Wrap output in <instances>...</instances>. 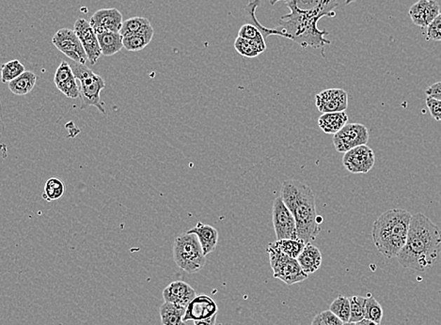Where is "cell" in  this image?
<instances>
[{
    "mask_svg": "<svg viewBox=\"0 0 441 325\" xmlns=\"http://www.w3.org/2000/svg\"><path fill=\"white\" fill-rule=\"evenodd\" d=\"M376 162L374 151L367 145L358 146L344 153L343 165L353 174H366Z\"/></svg>",
    "mask_w": 441,
    "mask_h": 325,
    "instance_id": "cell-11",
    "label": "cell"
},
{
    "mask_svg": "<svg viewBox=\"0 0 441 325\" xmlns=\"http://www.w3.org/2000/svg\"><path fill=\"white\" fill-rule=\"evenodd\" d=\"M330 310L344 322H348L351 316L350 299L346 296H338L330 305Z\"/></svg>",
    "mask_w": 441,
    "mask_h": 325,
    "instance_id": "cell-31",
    "label": "cell"
},
{
    "mask_svg": "<svg viewBox=\"0 0 441 325\" xmlns=\"http://www.w3.org/2000/svg\"><path fill=\"white\" fill-rule=\"evenodd\" d=\"M173 258L179 268L189 274H196L203 269L206 256L196 234L184 233L173 242Z\"/></svg>",
    "mask_w": 441,
    "mask_h": 325,
    "instance_id": "cell-5",
    "label": "cell"
},
{
    "mask_svg": "<svg viewBox=\"0 0 441 325\" xmlns=\"http://www.w3.org/2000/svg\"><path fill=\"white\" fill-rule=\"evenodd\" d=\"M74 30L76 34L79 36L80 42L86 51L88 62L90 63V65H95V63L100 59L101 55L103 54H102L97 34H96L95 29L90 26V22L79 18L74 23Z\"/></svg>",
    "mask_w": 441,
    "mask_h": 325,
    "instance_id": "cell-12",
    "label": "cell"
},
{
    "mask_svg": "<svg viewBox=\"0 0 441 325\" xmlns=\"http://www.w3.org/2000/svg\"><path fill=\"white\" fill-rule=\"evenodd\" d=\"M259 4H260V0H252V1H250L249 4L247 5V7L245 8L246 18L247 19V21H249V23L255 25V26L260 30L262 34H263L264 38L266 39V40L271 35L280 36V37L291 40L290 36L286 34V33L282 32V30L277 29V27H276V29H267V27L262 26L260 22L257 20L255 15L256 10H257Z\"/></svg>",
    "mask_w": 441,
    "mask_h": 325,
    "instance_id": "cell-24",
    "label": "cell"
},
{
    "mask_svg": "<svg viewBox=\"0 0 441 325\" xmlns=\"http://www.w3.org/2000/svg\"><path fill=\"white\" fill-rule=\"evenodd\" d=\"M427 97L435 99V100L441 101V81L432 84L431 86L427 88L426 90Z\"/></svg>",
    "mask_w": 441,
    "mask_h": 325,
    "instance_id": "cell-39",
    "label": "cell"
},
{
    "mask_svg": "<svg viewBox=\"0 0 441 325\" xmlns=\"http://www.w3.org/2000/svg\"><path fill=\"white\" fill-rule=\"evenodd\" d=\"M52 43L74 62L86 64L88 62L86 51L74 30L66 27L60 29L52 39Z\"/></svg>",
    "mask_w": 441,
    "mask_h": 325,
    "instance_id": "cell-10",
    "label": "cell"
},
{
    "mask_svg": "<svg viewBox=\"0 0 441 325\" xmlns=\"http://www.w3.org/2000/svg\"><path fill=\"white\" fill-rule=\"evenodd\" d=\"M320 315H321L322 321L325 325H344V324L338 316H336L330 310L323 311V312L320 313Z\"/></svg>",
    "mask_w": 441,
    "mask_h": 325,
    "instance_id": "cell-38",
    "label": "cell"
},
{
    "mask_svg": "<svg viewBox=\"0 0 441 325\" xmlns=\"http://www.w3.org/2000/svg\"><path fill=\"white\" fill-rule=\"evenodd\" d=\"M24 65L18 60H11L2 65L1 80L4 83H10L25 73Z\"/></svg>",
    "mask_w": 441,
    "mask_h": 325,
    "instance_id": "cell-32",
    "label": "cell"
},
{
    "mask_svg": "<svg viewBox=\"0 0 441 325\" xmlns=\"http://www.w3.org/2000/svg\"><path fill=\"white\" fill-rule=\"evenodd\" d=\"M427 40L441 42V13L437 18L427 27Z\"/></svg>",
    "mask_w": 441,
    "mask_h": 325,
    "instance_id": "cell-36",
    "label": "cell"
},
{
    "mask_svg": "<svg viewBox=\"0 0 441 325\" xmlns=\"http://www.w3.org/2000/svg\"><path fill=\"white\" fill-rule=\"evenodd\" d=\"M234 48L241 56L245 57H258L266 50V46L260 45L255 41L247 40V39L237 37L234 42Z\"/></svg>",
    "mask_w": 441,
    "mask_h": 325,
    "instance_id": "cell-26",
    "label": "cell"
},
{
    "mask_svg": "<svg viewBox=\"0 0 441 325\" xmlns=\"http://www.w3.org/2000/svg\"><path fill=\"white\" fill-rule=\"evenodd\" d=\"M151 29H153V27H151V22L147 18H132L123 22L120 33L125 38L147 32V30Z\"/></svg>",
    "mask_w": 441,
    "mask_h": 325,
    "instance_id": "cell-28",
    "label": "cell"
},
{
    "mask_svg": "<svg viewBox=\"0 0 441 325\" xmlns=\"http://www.w3.org/2000/svg\"><path fill=\"white\" fill-rule=\"evenodd\" d=\"M97 38L104 56L111 57L123 48V37L120 32H103L97 34Z\"/></svg>",
    "mask_w": 441,
    "mask_h": 325,
    "instance_id": "cell-22",
    "label": "cell"
},
{
    "mask_svg": "<svg viewBox=\"0 0 441 325\" xmlns=\"http://www.w3.org/2000/svg\"><path fill=\"white\" fill-rule=\"evenodd\" d=\"M370 139L368 128L360 123H347L341 131L333 137V145L338 153H346L347 151L367 145Z\"/></svg>",
    "mask_w": 441,
    "mask_h": 325,
    "instance_id": "cell-9",
    "label": "cell"
},
{
    "mask_svg": "<svg viewBox=\"0 0 441 325\" xmlns=\"http://www.w3.org/2000/svg\"><path fill=\"white\" fill-rule=\"evenodd\" d=\"M357 0H346V5H350L354 4Z\"/></svg>",
    "mask_w": 441,
    "mask_h": 325,
    "instance_id": "cell-43",
    "label": "cell"
},
{
    "mask_svg": "<svg viewBox=\"0 0 441 325\" xmlns=\"http://www.w3.org/2000/svg\"><path fill=\"white\" fill-rule=\"evenodd\" d=\"M412 216L404 209H391L374 222L372 238L383 257L397 258L406 246Z\"/></svg>",
    "mask_w": 441,
    "mask_h": 325,
    "instance_id": "cell-3",
    "label": "cell"
},
{
    "mask_svg": "<svg viewBox=\"0 0 441 325\" xmlns=\"http://www.w3.org/2000/svg\"><path fill=\"white\" fill-rule=\"evenodd\" d=\"M275 244L280 249V251L294 258H299L300 253L302 252L306 244H307L303 240L299 238L277 240Z\"/></svg>",
    "mask_w": 441,
    "mask_h": 325,
    "instance_id": "cell-30",
    "label": "cell"
},
{
    "mask_svg": "<svg viewBox=\"0 0 441 325\" xmlns=\"http://www.w3.org/2000/svg\"><path fill=\"white\" fill-rule=\"evenodd\" d=\"M238 37L255 41V42L260 43L262 46H266V39L264 38L260 30L255 25L247 23L242 26L238 32Z\"/></svg>",
    "mask_w": 441,
    "mask_h": 325,
    "instance_id": "cell-35",
    "label": "cell"
},
{
    "mask_svg": "<svg viewBox=\"0 0 441 325\" xmlns=\"http://www.w3.org/2000/svg\"><path fill=\"white\" fill-rule=\"evenodd\" d=\"M297 260L299 261L303 271L307 275H311L319 270L323 258L318 247L308 242Z\"/></svg>",
    "mask_w": 441,
    "mask_h": 325,
    "instance_id": "cell-20",
    "label": "cell"
},
{
    "mask_svg": "<svg viewBox=\"0 0 441 325\" xmlns=\"http://www.w3.org/2000/svg\"><path fill=\"white\" fill-rule=\"evenodd\" d=\"M195 297H197V293L194 289L184 281H173L163 291L165 302L172 303L181 307H189Z\"/></svg>",
    "mask_w": 441,
    "mask_h": 325,
    "instance_id": "cell-17",
    "label": "cell"
},
{
    "mask_svg": "<svg viewBox=\"0 0 441 325\" xmlns=\"http://www.w3.org/2000/svg\"><path fill=\"white\" fill-rule=\"evenodd\" d=\"M383 315H384L383 308L381 305L376 301V299L373 296L366 298L365 319L377 322V324H381Z\"/></svg>",
    "mask_w": 441,
    "mask_h": 325,
    "instance_id": "cell-33",
    "label": "cell"
},
{
    "mask_svg": "<svg viewBox=\"0 0 441 325\" xmlns=\"http://www.w3.org/2000/svg\"><path fill=\"white\" fill-rule=\"evenodd\" d=\"M90 24L96 34L109 32H120L123 24V15L115 8L99 10L90 18Z\"/></svg>",
    "mask_w": 441,
    "mask_h": 325,
    "instance_id": "cell-14",
    "label": "cell"
},
{
    "mask_svg": "<svg viewBox=\"0 0 441 325\" xmlns=\"http://www.w3.org/2000/svg\"><path fill=\"white\" fill-rule=\"evenodd\" d=\"M65 193V184L60 179L52 177L46 181L43 188V198L48 202L56 201L62 198Z\"/></svg>",
    "mask_w": 441,
    "mask_h": 325,
    "instance_id": "cell-29",
    "label": "cell"
},
{
    "mask_svg": "<svg viewBox=\"0 0 441 325\" xmlns=\"http://www.w3.org/2000/svg\"><path fill=\"white\" fill-rule=\"evenodd\" d=\"M344 325H357V324H355V322L348 321L344 322Z\"/></svg>",
    "mask_w": 441,
    "mask_h": 325,
    "instance_id": "cell-44",
    "label": "cell"
},
{
    "mask_svg": "<svg viewBox=\"0 0 441 325\" xmlns=\"http://www.w3.org/2000/svg\"><path fill=\"white\" fill-rule=\"evenodd\" d=\"M280 197L296 219L299 238L306 244L314 241L321 231V223L311 187L296 180L285 181L280 187Z\"/></svg>",
    "mask_w": 441,
    "mask_h": 325,
    "instance_id": "cell-2",
    "label": "cell"
},
{
    "mask_svg": "<svg viewBox=\"0 0 441 325\" xmlns=\"http://www.w3.org/2000/svg\"><path fill=\"white\" fill-rule=\"evenodd\" d=\"M217 315V314H216V315H214L213 317H211V318L209 319H201V321H195L194 325H216Z\"/></svg>",
    "mask_w": 441,
    "mask_h": 325,
    "instance_id": "cell-40",
    "label": "cell"
},
{
    "mask_svg": "<svg viewBox=\"0 0 441 325\" xmlns=\"http://www.w3.org/2000/svg\"><path fill=\"white\" fill-rule=\"evenodd\" d=\"M217 311H219V307L213 298L205 294L197 296L186 307L184 321H195L209 319L216 315Z\"/></svg>",
    "mask_w": 441,
    "mask_h": 325,
    "instance_id": "cell-15",
    "label": "cell"
},
{
    "mask_svg": "<svg viewBox=\"0 0 441 325\" xmlns=\"http://www.w3.org/2000/svg\"><path fill=\"white\" fill-rule=\"evenodd\" d=\"M441 250V230L426 214L412 216L406 246L399 253L398 263L404 268L424 272L435 263Z\"/></svg>",
    "mask_w": 441,
    "mask_h": 325,
    "instance_id": "cell-1",
    "label": "cell"
},
{
    "mask_svg": "<svg viewBox=\"0 0 441 325\" xmlns=\"http://www.w3.org/2000/svg\"><path fill=\"white\" fill-rule=\"evenodd\" d=\"M36 81H37V76L32 71H26L18 78L10 82L9 90L15 95H27L35 87Z\"/></svg>",
    "mask_w": 441,
    "mask_h": 325,
    "instance_id": "cell-25",
    "label": "cell"
},
{
    "mask_svg": "<svg viewBox=\"0 0 441 325\" xmlns=\"http://www.w3.org/2000/svg\"><path fill=\"white\" fill-rule=\"evenodd\" d=\"M349 299L350 305H351V316H350L349 321L357 324L365 319L366 298L363 296H352Z\"/></svg>",
    "mask_w": 441,
    "mask_h": 325,
    "instance_id": "cell-34",
    "label": "cell"
},
{
    "mask_svg": "<svg viewBox=\"0 0 441 325\" xmlns=\"http://www.w3.org/2000/svg\"><path fill=\"white\" fill-rule=\"evenodd\" d=\"M272 221L277 240L299 238L296 219L280 195L273 202Z\"/></svg>",
    "mask_w": 441,
    "mask_h": 325,
    "instance_id": "cell-8",
    "label": "cell"
},
{
    "mask_svg": "<svg viewBox=\"0 0 441 325\" xmlns=\"http://www.w3.org/2000/svg\"><path fill=\"white\" fill-rule=\"evenodd\" d=\"M154 34V29H151L139 34L125 37L123 38V48L128 51L143 50L153 40Z\"/></svg>",
    "mask_w": 441,
    "mask_h": 325,
    "instance_id": "cell-27",
    "label": "cell"
},
{
    "mask_svg": "<svg viewBox=\"0 0 441 325\" xmlns=\"http://www.w3.org/2000/svg\"><path fill=\"white\" fill-rule=\"evenodd\" d=\"M316 104L317 109L323 114L344 112L348 106V95L341 89L325 90L316 96Z\"/></svg>",
    "mask_w": 441,
    "mask_h": 325,
    "instance_id": "cell-13",
    "label": "cell"
},
{
    "mask_svg": "<svg viewBox=\"0 0 441 325\" xmlns=\"http://www.w3.org/2000/svg\"><path fill=\"white\" fill-rule=\"evenodd\" d=\"M440 13V5L435 0H419L409 9L413 23L421 29L428 27Z\"/></svg>",
    "mask_w": 441,
    "mask_h": 325,
    "instance_id": "cell-18",
    "label": "cell"
},
{
    "mask_svg": "<svg viewBox=\"0 0 441 325\" xmlns=\"http://www.w3.org/2000/svg\"><path fill=\"white\" fill-rule=\"evenodd\" d=\"M74 76L80 83V99H81L82 107H97L99 111L106 114L104 104L101 101V92L106 88L104 79L100 76L93 73L86 64L80 63H72Z\"/></svg>",
    "mask_w": 441,
    "mask_h": 325,
    "instance_id": "cell-6",
    "label": "cell"
},
{
    "mask_svg": "<svg viewBox=\"0 0 441 325\" xmlns=\"http://www.w3.org/2000/svg\"><path fill=\"white\" fill-rule=\"evenodd\" d=\"M322 16H311L290 13L280 18L277 29L291 37V41L299 43L303 48L321 49L324 56V48L332 42L327 40L329 32L318 29V22Z\"/></svg>",
    "mask_w": 441,
    "mask_h": 325,
    "instance_id": "cell-4",
    "label": "cell"
},
{
    "mask_svg": "<svg viewBox=\"0 0 441 325\" xmlns=\"http://www.w3.org/2000/svg\"><path fill=\"white\" fill-rule=\"evenodd\" d=\"M357 325H381L380 324H377V322H374L373 321H370L368 319H363L362 321L357 322Z\"/></svg>",
    "mask_w": 441,
    "mask_h": 325,
    "instance_id": "cell-41",
    "label": "cell"
},
{
    "mask_svg": "<svg viewBox=\"0 0 441 325\" xmlns=\"http://www.w3.org/2000/svg\"><path fill=\"white\" fill-rule=\"evenodd\" d=\"M266 250L269 255L273 277L283 281L287 285H294L307 279L308 275L303 271L299 261L280 251L275 242H270Z\"/></svg>",
    "mask_w": 441,
    "mask_h": 325,
    "instance_id": "cell-7",
    "label": "cell"
},
{
    "mask_svg": "<svg viewBox=\"0 0 441 325\" xmlns=\"http://www.w3.org/2000/svg\"><path fill=\"white\" fill-rule=\"evenodd\" d=\"M348 116L346 112L325 113L319 118L318 126L325 134H335L347 125Z\"/></svg>",
    "mask_w": 441,
    "mask_h": 325,
    "instance_id": "cell-21",
    "label": "cell"
},
{
    "mask_svg": "<svg viewBox=\"0 0 441 325\" xmlns=\"http://www.w3.org/2000/svg\"><path fill=\"white\" fill-rule=\"evenodd\" d=\"M187 233L197 235L205 256L210 254L216 249L217 242H219V233H217V228L210 225L198 222L194 228H192Z\"/></svg>",
    "mask_w": 441,
    "mask_h": 325,
    "instance_id": "cell-19",
    "label": "cell"
},
{
    "mask_svg": "<svg viewBox=\"0 0 441 325\" xmlns=\"http://www.w3.org/2000/svg\"><path fill=\"white\" fill-rule=\"evenodd\" d=\"M426 106L432 118H435V120L441 121V101L426 97Z\"/></svg>",
    "mask_w": 441,
    "mask_h": 325,
    "instance_id": "cell-37",
    "label": "cell"
},
{
    "mask_svg": "<svg viewBox=\"0 0 441 325\" xmlns=\"http://www.w3.org/2000/svg\"><path fill=\"white\" fill-rule=\"evenodd\" d=\"M54 82L57 90L66 97L70 99L80 97V87L77 85V79L70 63L65 60L60 63L55 74Z\"/></svg>",
    "mask_w": 441,
    "mask_h": 325,
    "instance_id": "cell-16",
    "label": "cell"
},
{
    "mask_svg": "<svg viewBox=\"0 0 441 325\" xmlns=\"http://www.w3.org/2000/svg\"><path fill=\"white\" fill-rule=\"evenodd\" d=\"M186 308L178 307L172 303L165 302L160 307L159 313L163 325H186L184 317Z\"/></svg>",
    "mask_w": 441,
    "mask_h": 325,
    "instance_id": "cell-23",
    "label": "cell"
},
{
    "mask_svg": "<svg viewBox=\"0 0 441 325\" xmlns=\"http://www.w3.org/2000/svg\"><path fill=\"white\" fill-rule=\"evenodd\" d=\"M311 325H325L323 321H322L321 315H320V314L314 317Z\"/></svg>",
    "mask_w": 441,
    "mask_h": 325,
    "instance_id": "cell-42",
    "label": "cell"
}]
</instances>
